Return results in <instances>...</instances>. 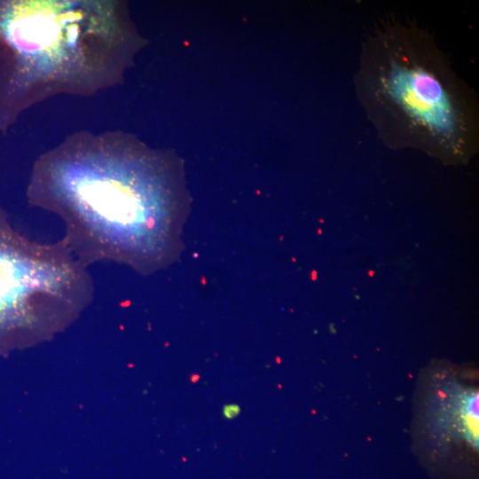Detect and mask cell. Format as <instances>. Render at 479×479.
I'll return each mask as SVG.
<instances>
[{
	"instance_id": "obj_3",
	"label": "cell",
	"mask_w": 479,
	"mask_h": 479,
	"mask_svg": "<svg viewBox=\"0 0 479 479\" xmlns=\"http://www.w3.org/2000/svg\"><path fill=\"white\" fill-rule=\"evenodd\" d=\"M414 39L396 32L377 40L363 86L369 106L393 133L455 147L468 139V115L446 67Z\"/></svg>"
},
{
	"instance_id": "obj_1",
	"label": "cell",
	"mask_w": 479,
	"mask_h": 479,
	"mask_svg": "<svg viewBox=\"0 0 479 479\" xmlns=\"http://www.w3.org/2000/svg\"><path fill=\"white\" fill-rule=\"evenodd\" d=\"M27 199L61 219L62 239L88 267L114 262L146 274L176 255L182 221L176 161L130 133L70 134L35 161Z\"/></svg>"
},
{
	"instance_id": "obj_5",
	"label": "cell",
	"mask_w": 479,
	"mask_h": 479,
	"mask_svg": "<svg viewBox=\"0 0 479 479\" xmlns=\"http://www.w3.org/2000/svg\"><path fill=\"white\" fill-rule=\"evenodd\" d=\"M224 415L228 418L234 417L239 412V407L237 405H228L224 408Z\"/></svg>"
},
{
	"instance_id": "obj_4",
	"label": "cell",
	"mask_w": 479,
	"mask_h": 479,
	"mask_svg": "<svg viewBox=\"0 0 479 479\" xmlns=\"http://www.w3.org/2000/svg\"><path fill=\"white\" fill-rule=\"evenodd\" d=\"M94 290L89 267L63 239L33 240L0 208V334L69 318Z\"/></svg>"
},
{
	"instance_id": "obj_2",
	"label": "cell",
	"mask_w": 479,
	"mask_h": 479,
	"mask_svg": "<svg viewBox=\"0 0 479 479\" xmlns=\"http://www.w3.org/2000/svg\"><path fill=\"white\" fill-rule=\"evenodd\" d=\"M143 43L122 1H0V130L51 98L118 85Z\"/></svg>"
}]
</instances>
